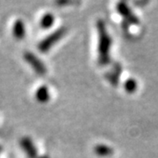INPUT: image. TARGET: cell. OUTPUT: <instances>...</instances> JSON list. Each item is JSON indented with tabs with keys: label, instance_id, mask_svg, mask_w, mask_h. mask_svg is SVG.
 Instances as JSON below:
<instances>
[{
	"label": "cell",
	"instance_id": "52a82bcc",
	"mask_svg": "<svg viewBox=\"0 0 158 158\" xmlns=\"http://www.w3.org/2000/svg\"><path fill=\"white\" fill-rule=\"evenodd\" d=\"M12 33H13L14 37L18 40H22L26 37V33H27L26 26L21 19H18L14 22Z\"/></svg>",
	"mask_w": 158,
	"mask_h": 158
},
{
	"label": "cell",
	"instance_id": "5b68a950",
	"mask_svg": "<svg viewBox=\"0 0 158 158\" xmlns=\"http://www.w3.org/2000/svg\"><path fill=\"white\" fill-rule=\"evenodd\" d=\"M20 146L27 156L28 158H37L38 157V151L37 148L34 145V141H32L31 138L27 136L22 137L20 140Z\"/></svg>",
	"mask_w": 158,
	"mask_h": 158
},
{
	"label": "cell",
	"instance_id": "6da1fadb",
	"mask_svg": "<svg viewBox=\"0 0 158 158\" xmlns=\"http://www.w3.org/2000/svg\"><path fill=\"white\" fill-rule=\"evenodd\" d=\"M97 29L98 34V62L101 66H106L111 62L110 50L113 44V40L108 34L106 23L104 20L98 19L97 21Z\"/></svg>",
	"mask_w": 158,
	"mask_h": 158
},
{
	"label": "cell",
	"instance_id": "3957f363",
	"mask_svg": "<svg viewBox=\"0 0 158 158\" xmlns=\"http://www.w3.org/2000/svg\"><path fill=\"white\" fill-rule=\"evenodd\" d=\"M23 58L38 75L43 76L47 73L48 69L44 62H42L39 57L36 56V55H34V53L30 51H27L23 54Z\"/></svg>",
	"mask_w": 158,
	"mask_h": 158
},
{
	"label": "cell",
	"instance_id": "8fae6325",
	"mask_svg": "<svg viewBox=\"0 0 158 158\" xmlns=\"http://www.w3.org/2000/svg\"><path fill=\"white\" fill-rule=\"evenodd\" d=\"M124 89L128 93H134L137 89V82L135 79L128 78L124 83Z\"/></svg>",
	"mask_w": 158,
	"mask_h": 158
},
{
	"label": "cell",
	"instance_id": "8992f818",
	"mask_svg": "<svg viewBox=\"0 0 158 158\" xmlns=\"http://www.w3.org/2000/svg\"><path fill=\"white\" fill-rule=\"evenodd\" d=\"M122 71V67L118 62H115L113 64L112 71L107 72L106 74V78L113 85V86H118V81H119V76Z\"/></svg>",
	"mask_w": 158,
	"mask_h": 158
},
{
	"label": "cell",
	"instance_id": "277c9868",
	"mask_svg": "<svg viewBox=\"0 0 158 158\" xmlns=\"http://www.w3.org/2000/svg\"><path fill=\"white\" fill-rule=\"evenodd\" d=\"M116 9L123 17L124 21L127 22L129 25H138L140 23L139 18L135 15V13L125 2H118L116 6Z\"/></svg>",
	"mask_w": 158,
	"mask_h": 158
},
{
	"label": "cell",
	"instance_id": "ba28073f",
	"mask_svg": "<svg viewBox=\"0 0 158 158\" xmlns=\"http://www.w3.org/2000/svg\"><path fill=\"white\" fill-rule=\"evenodd\" d=\"M35 98L37 99V101L40 103H47L49 101L50 99V93H49V90L48 88L45 86V85H41L39 88L36 90L35 92Z\"/></svg>",
	"mask_w": 158,
	"mask_h": 158
},
{
	"label": "cell",
	"instance_id": "9c48e42d",
	"mask_svg": "<svg viewBox=\"0 0 158 158\" xmlns=\"http://www.w3.org/2000/svg\"><path fill=\"white\" fill-rule=\"evenodd\" d=\"M93 151L98 156L102 157H106L110 156L113 154V149L111 147L105 144H98L93 148Z\"/></svg>",
	"mask_w": 158,
	"mask_h": 158
},
{
	"label": "cell",
	"instance_id": "4fadbf2b",
	"mask_svg": "<svg viewBox=\"0 0 158 158\" xmlns=\"http://www.w3.org/2000/svg\"><path fill=\"white\" fill-rule=\"evenodd\" d=\"M1 150H2V148H1V146H0V152H1Z\"/></svg>",
	"mask_w": 158,
	"mask_h": 158
},
{
	"label": "cell",
	"instance_id": "7a4b0ae2",
	"mask_svg": "<svg viewBox=\"0 0 158 158\" xmlns=\"http://www.w3.org/2000/svg\"><path fill=\"white\" fill-rule=\"evenodd\" d=\"M67 33V28L65 27H62L60 28L56 29L53 33L48 34L42 40H40L38 44V49L41 53H47L50 50V48L54 45L56 44L57 41H59L62 37Z\"/></svg>",
	"mask_w": 158,
	"mask_h": 158
},
{
	"label": "cell",
	"instance_id": "30bf717a",
	"mask_svg": "<svg viewBox=\"0 0 158 158\" xmlns=\"http://www.w3.org/2000/svg\"><path fill=\"white\" fill-rule=\"evenodd\" d=\"M55 23V16L51 12L45 13L40 19V27L43 29H48Z\"/></svg>",
	"mask_w": 158,
	"mask_h": 158
},
{
	"label": "cell",
	"instance_id": "7c38bea8",
	"mask_svg": "<svg viewBox=\"0 0 158 158\" xmlns=\"http://www.w3.org/2000/svg\"><path fill=\"white\" fill-rule=\"evenodd\" d=\"M39 158H49V156H48V155H44V156H40Z\"/></svg>",
	"mask_w": 158,
	"mask_h": 158
}]
</instances>
